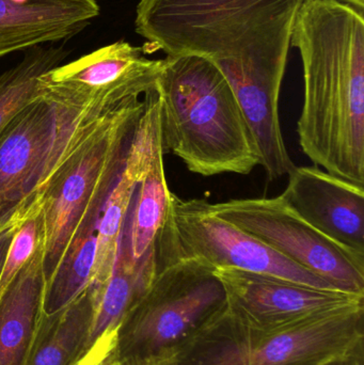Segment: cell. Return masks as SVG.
<instances>
[{"mask_svg":"<svg viewBox=\"0 0 364 365\" xmlns=\"http://www.w3.org/2000/svg\"><path fill=\"white\" fill-rule=\"evenodd\" d=\"M40 214L24 221L16 230L0 269V297L29 261L40 242Z\"/></svg>","mask_w":364,"mask_h":365,"instance_id":"cell-20","label":"cell"},{"mask_svg":"<svg viewBox=\"0 0 364 365\" xmlns=\"http://www.w3.org/2000/svg\"><path fill=\"white\" fill-rule=\"evenodd\" d=\"M305 0H139L135 27L167 56L211 61L230 83L261 150L284 143L279 98Z\"/></svg>","mask_w":364,"mask_h":365,"instance_id":"cell-1","label":"cell"},{"mask_svg":"<svg viewBox=\"0 0 364 365\" xmlns=\"http://www.w3.org/2000/svg\"><path fill=\"white\" fill-rule=\"evenodd\" d=\"M284 199L321 233L345 248L364 253V186L318 166L295 167Z\"/></svg>","mask_w":364,"mask_h":365,"instance_id":"cell-11","label":"cell"},{"mask_svg":"<svg viewBox=\"0 0 364 365\" xmlns=\"http://www.w3.org/2000/svg\"><path fill=\"white\" fill-rule=\"evenodd\" d=\"M209 210L336 289L364 295V253L321 233L297 214L284 195L209 203Z\"/></svg>","mask_w":364,"mask_h":365,"instance_id":"cell-9","label":"cell"},{"mask_svg":"<svg viewBox=\"0 0 364 365\" xmlns=\"http://www.w3.org/2000/svg\"><path fill=\"white\" fill-rule=\"evenodd\" d=\"M153 91L130 98L108 113L49 185L40 207L45 289L59 269L100 182L125 160L137 122Z\"/></svg>","mask_w":364,"mask_h":365,"instance_id":"cell-7","label":"cell"},{"mask_svg":"<svg viewBox=\"0 0 364 365\" xmlns=\"http://www.w3.org/2000/svg\"><path fill=\"white\" fill-rule=\"evenodd\" d=\"M164 152L152 162L139 182L125 223V237L130 257L140 263L153 250L170 204L171 191L164 167Z\"/></svg>","mask_w":364,"mask_h":365,"instance_id":"cell-17","label":"cell"},{"mask_svg":"<svg viewBox=\"0 0 364 365\" xmlns=\"http://www.w3.org/2000/svg\"><path fill=\"white\" fill-rule=\"evenodd\" d=\"M364 306L275 329L229 309L167 365H342L364 349Z\"/></svg>","mask_w":364,"mask_h":365,"instance_id":"cell-6","label":"cell"},{"mask_svg":"<svg viewBox=\"0 0 364 365\" xmlns=\"http://www.w3.org/2000/svg\"><path fill=\"white\" fill-rule=\"evenodd\" d=\"M45 285L40 242L0 297V365H27L44 314Z\"/></svg>","mask_w":364,"mask_h":365,"instance_id":"cell-13","label":"cell"},{"mask_svg":"<svg viewBox=\"0 0 364 365\" xmlns=\"http://www.w3.org/2000/svg\"><path fill=\"white\" fill-rule=\"evenodd\" d=\"M126 160V158H125ZM124 160L105 177L79 222L70 248L45 292V304L60 311L72 304L91 282L98 225L107 197L123 169Z\"/></svg>","mask_w":364,"mask_h":365,"instance_id":"cell-14","label":"cell"},{"mask_svg":"<svg viewBox=\"0 0 364 365\" xmlns=\"http://www.w3.org/2000/svg\"><path fill=\"white\" fill-rule=\"evenodd\" d=\"M226 289L228 309L239 321L275 329L322 315L364 306V295L318 289L269 274L214 270Z\"/></svg>","mask_w":364,"mask_h":365,"instance_id":"cell-10","label":"cell"},{"mask_svg":"<svg viewBox=\"0 0 364 365\" xmlns=\"http://www.w3.org/2000/svg\"><path fill=\"white\" fill-rule=\"evenodd\" d=\"M16 229L17 227H8L4 231L0 232V269H1L6 251H8L11 240H12L13 235H14V232Z\"/></svg>","mask_w":364,"mask_h":365,"instance_id":"cell-22","label":"cell"},{"mask_svg":"<svg viewBox=\"0 0 364 365\" xmlns=\"http://www.w3.org/2000/svg\"><path fill=\"white\" fill-rule=\"evenodd\" d=\"M291 45L303 62L299 145L314 166L364 186V12L305 0Z\"/></svg>","mask_w":364,"mask_h":365,"instance_id":"cell-2","label":"cell"},{"mask_svg":"<svg viewBox=\"0 0 364 365\" xmlns=\"http://www.w3.org/2000/svg\"><path fill=\"white\" fill-rule=\"evenodd\" d=\"M145 59L142 49L119 41L53 68L43 75V79L48 83H68L100 89L123 78Z\"/></svg>","mask_w":364,"mask_h":365,"instance_id":"cell-19","label":"cell"},{"mask_svg":"<svg viewBox=\"0 0 364 365\" xmlns=\"http://www.w3.org/2000/svg\"><path fill=\"white\" fill-rule=\"evenodd\" d=\"M338 1L350 4V6H355V8L359 9V10L363 11L364 9V0H338Z\"/></svg>","mask_w":364,"mask_h":365,"instance_id":"cell-24","label":"cell"},{"mask_svg":"<svg viewBox=\"0 0 364 365\" xmlns=\"http://www.w3.org/2000/svg\"><path fill=\"white\" fill-rule=\"evenodd\" d=\"M342 365H364V349H360L354 357Z\"/></svg>","mask_w":364,"mask_h":365,"instance_id":"cell-23","label":"cell"},{"mask_svg":"<svg viewBox=\"0 0 364 365\" xmlns=\"http://www.w3.org/2000/svg\"><path fill=\"white\" fill-rule=\"evenodd\" d=\"M98 292L88 287L56 314H43L27 365H71L89 347Z\"/></svg>","mask_w":364,"mask_h":365,"instance_id":"cell-15","label":"cell"},{"mask_svg":"<svg viewBox=\"0 0 364 365\" xmlns=\"http://www.w3.org/2000/svg\"><path fill=\"white\" fill-rule=\"evenodd\" d=\"M154 249L170 257L194 259L213 270L231 268L336 289L251 234L214 214L204 199L183 200L171 192L168 215Z\"/></svg>","mask_w":364,"mask_h":365,"instance_id":"cell-8","label":"cell"},{"mask_svg":"<svg viewBox=\"0 0 364 365\" xmlns=\"http://www.w3.org/2000/svg\"><path fill=\"white\" fill-rule=\"evenodd\" d=\"M155 252L149 287L118 326L120 365H167L228 308L213 269Z\"/></svg>","mask_w":364,"mask_h":365,"instance_id":"cell-5","label":"cell"},{"mask_svg":"<svg viewBox=\"0 0 364 365\" xmlns=\"http://www.w3.org/2000/svg\"><path fill=\"white\" fill-rule=\"evenodd\" d=\"M118 327L98 336L71 365H120L115 354Z\"/></svg>","mask_w":364,"mask_h":365,"instance_id":"cell-21","label":"cell"},{"mask_svg":"<svg viewBox=\"0 0 364 365\" xmlns=\"http://www.w3.org/2000/svg\"><path fill=\"white\" fill-rule=\"evenodd\" d=\"M155 269L154 248L140 263L132 262L128 251L124 225L113 272L98 297L89 346L107 330L120 325L126 313L138 302L149 287Z\"/></svg>","mask_w":364,"mask_h":365,"instance_id":"cell-16","label":"cell"},{"mask_svg":"<svg viewBox=\"0 0 364 365\" xmlns=\"http://www.w3.org/2000/svg\"><path fill=\"white\" fill-rule=\"evenodd\" d=\"M157 93L164 154L202 177L247 175L260 166L256 138L234 92L211 61L167 56Z\"/></svg>","mask_w":364,"mask_h":365,"instance_id":"cell-4","label":"cell"},{"mask_svg":"<svg viewBox=\"0 0 364 365\" xmlns=\"http://www.w3.org/2000/svg\"><path fill=\"white\" fill-rule=\"evenodd\" d=\"M98 14L96 0H0V58L72 38Z\"/></svg>","mask_w":364,"mask_h":365,"instance_id":"cell-12","label":"cell"},{"mask_svg":"<svg viewBox=\"0 0 364 365\" xmlns=\"http://www.w3.org/2000/svg\"><path fill=\"white\" fill-rule=\"evenodd\" d=\"M160 68L162 60L145 59L100 89L42 76V94L0 134V232L40 214L60 169L113 109L156 89Z\"/></svg>","mask_w":364,"mask_h":365,"instance_id":"cell-3","label":"cell"},{"mask_svg":"<svg viewBox=\"0 0 364 365\" xmlns=\"http://www.w3.org/2000/svg\"><path fill=\"white\" fill-rule=\"evenodd\" d=\"M68 55L63 47H32L19 63L0 74V134L42 94L43 75L61 66Z\"/></svg>","mask_w":364,"mask_h":365,"instance_id":"cell-18","label":"cell"}]
</instances>
